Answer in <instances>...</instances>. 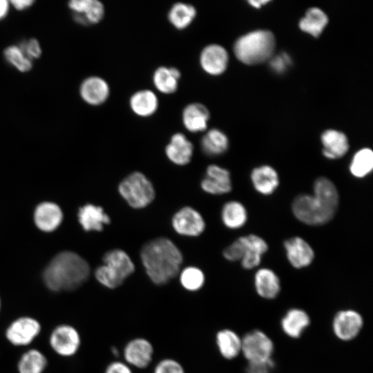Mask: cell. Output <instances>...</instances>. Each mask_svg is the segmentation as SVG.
<instances>
[{"instance_id":"6da1fadb","label":"cell","mask_w":373,"mask_h":373,"mask_svg":"<svg viewBox=\"0 0 373 373\" xmlns=\"http://www.w3.org/2000/svg\"><path fill=\"white\" fill-rule=\"evenodd\" d=\"M314 194H300L291 205L294 216L309 225H321L334 216L339 196L334 184L325 177L318 178L313 186Z\"/></svg>"},{"instance_id":"7a4b0ae2","label":"cell","mask_w":373,"mask_h":373,"mask_svg":"<svg viewBox=\"0 0 373 373\" xmlns=\"http://www.w3.org/2000/svg\"><path fill=\"white\" fill-rule=\"evenodd\" d=\"M142 262L150 280L162 285L174 278L180 272L182 255L169 239L158 238L146 242L140 254Z\"/></svg>"},{"instance_id":"3957f363","label":"cell","mask_w":373,"mask_h":373,"mask_svg":"<svg viewBox=\"0 0 373 373\" xmlns=\"http://www.w3.org/2000/svg\"><path fill=\"white\" fill-rule=\"evenodd\" d=\"M89 274V265L83 258L72 251H63L48 263L43 279L52 291H70L84 284Z\"/></svg>"},{"instance_id":"277c9868","label":"cell","mask_w":373,"mask_h":373,"mask_svg":"<svg viewBox=\"0 0 373 373\" xmlns=\"http://www.w3.org/2000/svg\"><path fill=\"white\" fill-rule=\"evenodd\" d=\"M276 46L273 33L258 30L239 37L233 46L237 59L247 65H255L269 59Z\"/></svg>"},{"instance_id":"5b68a950","label":"cell","mask_w":373,"mask_h":373,"mask_svg":"<svg viewBox=\"0 0 373 373\" xmlns=\"http://www.w3.org/2000/svg\"><path fill=\"white\" fill-rule=\"evenodd\" d=\"M103 261L104 265L96 269L95 276L100 284L109 289L120 286L135 271L131 258L121 249L108 251Z\"/></svg>"},{"instance_id":"8992f818","label":"cell","mask_w":373,"mask_h":373,"mask_svg":"<svg viewBox=\"0 0 373 373\" xmlns=\"http://www.w3.org/2000/svg\"><path fill=\"white\" fill-rule=\"evenodd\" d=\"M119 192L127 203L135 209L149 204L155 198V191L151 182L140 172H133L119 184Z\"/></svg>"},{"instance_id":"52a82bcc","label":"cell","mask_w":373,"mask_h":373,"mask_svg":"<svg viewBox=\"0 0 373 373\" xmlns=\"http://www.w3.org/2000/svg\"><path fill=\"white\" fill-rule=\"evenodd\" d=\"M274 343L263 331L254 329L242 337L241 354L247 363L273 358Z\"/></svg>"},{"instance_id":"ba28073f","label":"cell","mask_w":373,"mask_h":373,"mask_svg":"<svg viewBox=\"0 0 373 373\" xmlns=\"http://www.w3.org/2000/svg\"><path fill=\"white\" fill-rule=\"evenodd\" d=\"M364 325L363 316L353 309L338 311L332 322V332L335 336L343 342L355 339L362 331Z\"/></svg>"},{"instance_id":"9c48e42d","label":"cell","mask_w":373,"mask_h":373,"mask_svg":"<svg viewBox=\"0 0 373 373\" xmlns=\"http://www.w3.org/2000/svg\"><path fill=\"white\" fill-rule=\"evenodd\" d=\"M74 21L83 26L101 22L105 15V7L98 0H71L68 3Z\"/></svg>"},{"instance_id":"30bf717a","label":"cell","mask_w":373,"mask_h":373,"mask_svg":"<svg viewBox=\"0 0 373 373\" xmlns=\"http://www.w3.org/2000/svg\"><path fill=\"white\" fill-rule=\"evenodd\" d=\"M199 64L205 73L211 76H218L222 74L228 66V52L220 44H208L201 50Z\"/></svg>"},{"instance_id":"8fae6325","label":"cell","mask_w":373,"mask_h":373,"mask_svg":"<svg viewBox=\"0 0 373 373\" xmlns=\"http://www.w3.org/2000/svg\"><path fill=\"white\" fill-rule=\"evenodd\" d=\"M111 89L108 83L102 77L92 75L86 77L80 84L79 94L88 105L97 106L108 99Z\"/></svg>"},{"instance_id":"7c38bea8","label":"cell","mask_w":373,"mask_h":373,"mask_svg":"<svg viewBox=\"0 0 373 373\" xmlns=\"http://www.w3.org/2000/svg\"><path fill=\"white\" fill-rule=\"evenodd\" d=\"M52 348L59 354L69 356L75 354L80 345V336L72 326L62 325L57 326L50 337Z\"/></svg>"},{"instance_id":"4fadbf2b","label":"cell","mask_w":373,"mask_h":373,"mask_svg":"<svg viewBox=\"0 0 373 373\" xmlns=\"http://www.w3.org/2000/svg\"><path fill=\"white\" fill-rule=\"evenodd\" d=\"M172 225L178 233L187 236H199L205 228L202 216L189 207L181 209L173 216Z\"/></svg>"},{"instance_id":"5bb4252c","label":"cell","mask_w":373,"mask_h":373,"mask_svg":"<svg viewBox=\"0 0 373 373\" xmlns=\"http://www.w3.org/2000/svg\"><path fill=\"white\" fill-rule=\"evenodd\" d=\"M41 330L39 323L30 317H22L13 321L6 330V338L15 345L30 343Z\"/></svg>"},{"instance_id":"9a60e30c","label":"cell","mask_w":373,"mask_h":373,"mask_svg":"<svg viewBox=\"0 0 373 373\" xmlns=\"http://www.w3.org/2000/svg\"><path fill=\"white\" fill-rule=\"evenodd\" d=\"M153 354L152 344L144 338H136L128 341L123 352L126 363L139 369L146 368L150 365Z\"/></svg>"},{"instance_id":"2e32d148","label":"cell","mask_w":373,"mask_h":373,"mask_svg":"<svg viewBox=\"0 0 373 373\" xmlns=\"http://www.w3.org/2000/svg\"><path fill=\"white\" fill-rule=\"evenodd\" d=\"M287 258L289 263L296 269L309 266L314 258L312 247L303 238L293 237L284 242Z\"/></svg>"},{"instance_id":"e0dca14e","label":"cell","mask_w":373,"mask_h":373,"mask_svg":"<svg viewBox=\"0 0 373 373\" xmlns=\"http://www.w3.org/2000/svg\"><path fill=\"white\" fill-rule=\"evenodd\" d=\"M242 246L241 265L246 269H251L258 266L262 256L267 251L268 245L261 237L249 234L239 238Z\"/></svg>"},{"instance_id":"ac0fdd59","label":"cell","mask_w":373,"mask_h":373,"mask_svg":"<svg viewBox=\"0 0 373 373\" xmlns=\"http://www.w3.org/2000/svg\"><path fill=\"white\" fill-rule=\"evenodd\" d=\"M184 127L193 133L206 131L210 118L207 107L200 102H191L184 106L182 112Z\"/></svg>"},{"instance_id":"d6986e66","label":"cell","mask_w":373,"mask_h":373,"mask_svg":"<svg viewBox=\"0 0 373 373\" xmlns=\"http://www.w3.org/2000/svg\"><path fill=\"white\" fill-rule=\"evenodd\" d=\"M311 318L307 312L298 307L289 309L280 319L283 332L291 338L301 337L310 325Z\"/></svg>"},{"instance_id":"ffe728a7","label":"cell","mask_w":373,"mask_h":373,"mask_svg":"<svg viewBox=\"0 0 373 373\" xmlns=\"http://www.w3.org/2000/svg\"><path fill=\"white\" fill-rule=\"evenodd\" d=\"M202 189L207 193L215 195L229 193L231 190V181L228 170L216 165H209L205 178L201 182Z\"/></svg>"},{"instance_id":"44dd1931","label":"cell","mask_w":373,"mask_h":373,"mask_svg":"<svg viewBox=\"0 0 373 373\" xmlns=\"http://www.w3.org/2000/svg\"><path fill=\"white\" fill-rule=\"evenodd\" d=\"M193 153V144L182 133H174L165 148L166 157L173 163L178 165L188 164Z\"/></svg>"},{"instance_id":"7402d4cb","label":"cell","mask_w":373,"mask_h":373,"mask_svg":"<svg viewBox=\"0 0 373 373\" xmlns=\"http://www.w3.org/2000/svg\"><path fill=\"white\" fill-rule=\"evenodd\" d=\"M63 213L55 203L44 202L39 204L34 213V221L41 231L50 232L56 229L61 222Z\"/></svg>"},{"instance_id":"603a6c76","label":"cell","mask_w":373,"mask_h":373,"mask_svg":"<svg viewBox=\"0 0 373 373\" xmlns=\"http://www.w3.org/2000/svg\"><path fill=\"white\" fill-rule=\"evenodd\" d=\"M129 107L135 115L149 117L158 110L159 99L155 93L150 89L138 90L131 95Z\"/></svg>"},{"instance_id":"cb8c5ba5","label":"cell","mask_w":373,"mask_h":373,"mask_svg":"<svg viewBox=\"0 0 373 373\" xmlns=\"http://www.w3.org/2000/svg\"><path fill=\"white\" fill-rule=\"evenodd\" d=\"M254 287L262 298L273 300L280 292V280L278 275L268 268L259 269L254 275Z\"/></svg>"},{"instance_id":"d4e9b609","label":"cell","mask_w":373,"mask_h":373,"mask_svg":"<svg viewBox=\"0 0 373 373\" xmlns=\"http://www.w3.org/2000/svg\"><path fill=\"white\" fill-rule=\"evenodd\" d=\"M180 78L181 72L178 68L161 66L153 71L152 82L160 93L171 95L177 91Z\"/></svg>"},{"instance_id":"484cf974","label":"cell","mask_w":373,"mask_h":373,"mask_svg":"<svg viewBox=\"0 0 373 373\" xmlns=\"http://www.w3.org/2000/svg\"><path fill=\"white\" fill-rule=\"evenodd\" d=\"M323 146V154L328 159H338L349 150V143L346 135L336 130H327L321 135Z\"/></svg>"},{"instance_id":"4316f807","label":"cell","mask_w":373,"mask_h":373,"mask_svg":"<svg viewBox=\"0 0 373 373\" xmlns=\"http://www.w3.org/2000/svg\"><path fill=\"white\" fill-rule=\"evenodd\" d=\"M251 180L254 189L262 195L273 193L279 185L277 171L269 165H262L254 169Z\"/></svg>"},{"instance_id":"83f0119b","label":"cell","mask_w":373,"mask_h":373,"mask_svg":"<svg viewBox=\"0 0 373 373\" xmlns=\"http://www.w3.org/2000/svg\"><path fill=\"white\" fill-rule=\"evenodd\" d=\"M79 222L85 231H102L104 224L111 222L109 216L101 207L87 204L78 212Z\"/></svg>"},{"instance_id":"f1b7e54d","label":"cell","mask_w":373,"mask_h":373,"mask_svg":"<svg viewBox=\"0 0 373 373\" xmlns=\"http://www.w3.org/2000/svg\"><path fill=\"white\" fill-rule=\"evenodd\" d=\"M216 343L220 355L227 360L235 359L241 354L242 337L231 329L219 330Z\"/></svg>"},{"instance_id":"f546056e","label":"cell","mask_w":373,"mask_h":373,"mask_svg":"<svg viewBox=\"0 0 373 373\" xmlns=\"http://www.w3.org/2000/svg\"><path fill=\"white\" fill-rule=\"evenodd\" d=\"M197 16L195 7L185 2H176L169 8L167 19L170 24L178 30L191 26Z\"/></svg>"},{"instance_id":"4dcf8cb0","label":"cell","mask_w":373,"mask_h":373,"mask_svg":"<svg viewBox=\"0 0 373 373\" xmlns=\"http://www.w3.org/2000/svg\"><path fill=\"white\" fill-rule=\"evenodd\" d=\"M201 149L207 155L215 156L224 153L229 147L227 135L217 128L205 132L200 141Z\"/></svg>"},{"instance_id":"1f68e13d","label":"cell","mask_w":373,"mask_h":373,"mask_svg":"<svg viewBox=\"0 0 373 373\" xmlns=\"http://www.w3.org/2000/svg\"><path fill=\"white\" fill-rule=\"evenodd\" d=\"M328 23L325 13L318 8H311L299 22V28L314 37H318Z\"/></svg>"},{"instance_id":"d6a6232c","label":"cell","mask_w":373,"mask_h":373,"mask_svg":"<svg viewBox=\"0 0 373 373\" xmlns=\"http://www.w3.org/2000/svg\"><path fill=\"white\" fill-rule=\"evenodd\" d=\"M221 217L227 227L235 229L242 227L247 222V212L240 202L230 201L223 206Z\"/></svg>"},{"instance_id":"836d02e7","label":"cell","mask_w":373,"mask_h":373,"mask_svg":"<svg viewBox=\"0 0 373 373\" xmlns=\"http://www.w3.org/2000/svg\"><path fill=\"white\" fill-rule=\"evenodd\" d=\"M373 169V152L364 148L357 151L350 164V171L356 178H362L370 173Z\"/></svg>"},{"instance_id":"e575fe53","label":"cell","mask_w":373,"mask_h":373,"mask_svg":"<svg viewBox=\"0 0 373 373\" xmlns=\"http://www.w3.org/2000/svg\"><path fill=\"white\" fill-rule=\"evenodd\" d=\"M46 364V358L41 352L30 350L21 357L18 369L20 373H42Z\"/></svg>"},{"instance_id":"d590c367","label":"cell","mask_w":373,"mask_h":373,"mask_svg":"<svg viewBox=\"0 0 373 373\" xmlns=\"http://www.w3.org/2000/svg\"><path fill=\"white\" fill-rule=\"evenodd\" d=\"M6 61L20 73H27L33 66L32 61L29 59L18 45H10L3 52Z\"/></svg>"},{"instance_id":"8d00e7d4","label":"cell","mask_w":373,"mask_h":373,"mask_svg":"<svg viewBox=\"0 0 373 373\" xmlns=\"http://www.w3.org/2000/svg\"><path fill=\"white\" fill-rule=\"evenodd\" d=\"M182 286L190 291H195L201 289L204 283L205 278L202 270L195 267H188L180 274Z\"/></svg>"},{"instance_id":"74e56055","label":"cell","mask_w":373,"mask_h":373,"mask_svg":"<svg viewBox=\"0 0 373 373\" xmlns=\"http://www.w3.org/2000/svg\"><path fill=\"white\" fill-rule=\"evenodd\" d=\"M18 46L25 55L31 61L39 59L42 55V48L39 41L35 38H29L21 41Z\"/></svg>"},{"instance_id":"f35d334b","label":"cell","mask_w":373,"mask_h":373,"mask_svg":"<svg viewBox=\"0 0 373 373\" xmlns=\"http://www.w3.org/2000/svg\"><path fill=\"white\" fill-rule=\"evenodd\" d=\"M153 373H185L182 365L172 358L161 360L154 368Z\"/></svg>"},{"instance_id":"ab89813d","label":"cell","mask_w":373,"mask_h":373,"mask_svg":"<svg viewBox=\"0 0 373 373\" xmlns=\"http://www.w3.org/2000/svg\"><path fill=\"white\" fill-rule=\"evenodd\" d=\"M275 367V363L273 358L247 363L246 367L247 373H271Z\"/></svg>"},{"instance_id":"60d3db41","label":"cell","mask_w":373,"mask_h":373,"mask_svg":"<svg viewBox=\"0 0 373 373\" xmlns=\"http://www.w3.org/2000/svg\"><path fill=\"white\" fill-rule=\"evenodd\" d=\"M242 254V246L239 238L226 247L223 251L224 257L230 261L241 260Z\"/></svg>"},{"instance_id":"b9f144b4","label":"cell","mask_w":373,"mask_h":373,"mask_svg":"<svg viewBox=\"0 0 373 373\" xmlns=\"http://www.w3.org/2000/svg\"><path fill=\"white\" fill-rule=\"evenodd\" d=\"M290 57L285 53L278 55L271 60V66L278 73L283 72L290 64Z\"/></svg>"},{"instance_id":"7bdbcfd3","label":"cell","mask_w":373,"mask_h":373,"mask_svg":"<svg viewBox=\"0 0 373 373\" xmlns=\"http://www.w3.org/2000/svg\"><path fill=\"white\" fill-rule=\"evenodd\" d=\"M104 373H133L130 366L122 361H113L108 364Z\"/></svg>"},{"instance_id":"ee69618b","label":"cell","mask_w":373,"mask_h":373,"mask_svg":"<svg viewBox=\"0 0 373 373\" xmlns=\"http://www.w3.org/2000/svg\"><path fill=\"white\" fill-rule=\"evenodd\" d=\"M34 0H12L10 1V6L18 11H23L30 8L34 3Z\"/></svg>"},{"instance_id":"f6af8a7d","label":"cell","mask_w":373,"mask_h":373,"mask_svg":"<svg viewBox=\"0 0 373 373\" xmlns=\"http://www.w3.org/2000/svg\"><path fill=\"white\" fill-rule=\"evenodd\" d=\"M10 8V4L9 1L0 0V21L8 16Z\"/></svg>"},{"instance_id":"bcb514c9","label":"cell","mask_w":373,"mask_h":373,"mask_svg":"<svg viewBox=\"0 0 373 373\" xmlns=\"http://www.w3.org/2000/svg\"><path fill=\"white\" fill-rule=\"evenodd\" d=\"M267 0L249 1L251 6L256 8H260L262 5L268 3Z\"/></svg>"},{"instance_id":"7dc6e473","label":"cell","mask_w":373,"mask_h":373,"mask_svg":"<svg viewBox=\"0 0 373 373\" xmlns=\"http://www.w3.org/2000/svg\"><path fill=\"white\" fill-rule=\"evenodd\" d=\"M112 353L114 355H117L118 354V351L115 347H113L112 348Z\"/></svg>"},{"instance_id":"c3c4849f","label":"cell","mask_w":373,"mask_h":373,"mask_svg":"<svg viewBox=\"0 0 373 373\" xmlns=\"http://www.w3.org/2000/svg\"><path fill=\"white\" fill-rule=\"evenodd\" d=\"M0 307H1V300H0Z\"/></svg>"}]
</instances>
